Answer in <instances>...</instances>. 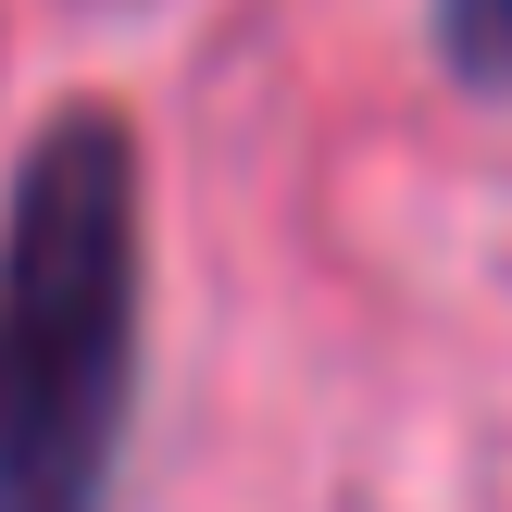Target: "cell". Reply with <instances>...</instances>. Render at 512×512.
I'll return each mask as SVG.
<instances>
[{
    "mask_svg": "<svg viewBox=\"0 0 512 512\" xmlns=\"http://www.w3.org/2000/svg\"><path fill=\"white\" fill-rule=\"evenodd\" d=\"M150 200L113 100L25 138L0 200V512H100L138 413Z\"/></svg>",
    "mask_w": 512,
    "mask_h": 512,
    "instance_id": "cell-1",
    "label": "cell"
},
{
    "mask_svg": "<svg viewBox=\"0 0 512 512\" xmlns=\"http://www.w3.org/2000/svg\"><path fill=\"white\" fill-rule=\"evenodd\" d=\"M438 50L475 88H512V0H438Z\"/></svg>",
    "mask_w": 512,
    "mask_h": 512,
    "instance_id": "cell-2",
    "label": "cell"
}]
</instances>
